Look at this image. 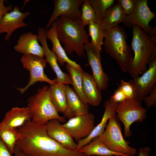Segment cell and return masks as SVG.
Listing matches in <instances>:
<instances>
[{"label": "cell", "instance_id": "cell-9", "mask_svg": "<svg viewBox=\"0 0 156 156\" xmlns=\"http://www.w3.org/2000/svg\"><path fill=\"white\" fill-rule=\"evenodd\" d=\"M156 16L155 13L150 10L147 0H137L134 10L131 14L125 16L122 23L127 28H132L137 25L146 34L154 35H156V27L151 26L149 22Z\"/></svg>", "mask_w": 156, "mask_h": 156}, {"label": "cell", "instance_id": "cell-32", "mask_svg": "<svg viewBox=\"0 0 156 156\" xmlns=\"http://www.w3.org/2000/svg\"><path fill=\"white\" fill-rule=\"evenodd\" d=\"M121 83L119 87L126 95L127 99L134 98L133 88L129 82H127L121 80Z\"/></svg>", "mask_w": 156, "mask_h": 156}, {"label": "cell", "instance_id": "cell-2", "mask_svg": "<svg viewBox=\"0 0 156 156\" xmlns=\"http://www.w3.org/2000/svg\"><path fill=\"white\" fill-rule=\"evenodd\" d=\"M132 29L131 46L134 56L128 72L134 78L145 71L156 58V35H149L137 25Z\"/></svg>", "mask_w": 156, "mask_h": 156}, {"label": "cell", "instance_id": "cell-34", "mask_svg": "<svg viewBox=\"0 0 156 156\" xmlns=\"http://www.w3.org/2000/svg\"><path fill=\"white\" fill-rule=\"evenodd\" d=\"M110 99L112 102L117 104L127 99V98L120 88L119 87L115 90Z\"/></svg>", "mask_w": 156, "mask_h": 156}, {"label": "cell", "instance_id": "cell-36", "mask_svg": "<svg viewBox=\"0 0 156 156\" xmlns=\"http://www.w3.org/2000/svg\"><path fill=\"white\" fill-rule=\"evenodd\" d=\"M12 155L0 138V156H12Z\"/></svg>", "mask_w": 156, "mask_h": 156}, {"label": "cell", "instance_id": "cell-35", "mask_svg": "<svg viewBox=\"0 0 156 156\" xmlns=\"http://www.w3.org/2000/svg\"><path fill=\"white\" fill-rule=\"evenodd\" d=\"M4 0H0V23L3 16L7 13L12 10L14 8L12 5L5 6Z\"/></svg>", "mask_w": 156, "mask_h": 156}, {"label": "cell", "instance_id": "cell-39", "mask_svg": "<svg viewBox=\"0 0 156 156\" xmlns=\"http://www.w3.org/2000/svg\"><path fill=\"white\" fill-rule=\"evenodd\" d=\"M86 156H93V155L87 156V155H86Z\"/></svg>", "mask_w": 156, "mask_h": 156}, {"label": "cell", "instance_id": "cell-29", "mask_svg": "<svg viewBox=\"0 0 156 156\" xmlns=\"http://www.w3.org/2000/svg\"><path fill=\"white\" fill-rule=\"evenodd\" d=\"M114 0H89L95 13L96 22L100 24L107 9L114 5Z\"/></svg>", "mask_w": 156, "mask_h": 156}, {"label": "cell", "instance_id": "cell-18", "mask_svg": "<svg viewBox=\"0 0 156 156\" xmlns=\"http://www.w3.org/2000/svg\"><path fill=\"white\" fill-rule=\"evenodd\" d=\"M67 107L63 113L68 119L88 112V104L84 103L68 85H66Z\"/></svg>", "mask_w": 156, "mask_h": 156}, {"label": "cell", "instance_id": "cell-21", "mask_svg": "<svg viewBox=\"0 0 156 156\" xmlns=\"http://www.w3.org/2000/svg\"><path fill=\"white\" fill-rule=\"evenodd\" d=\"M82 90L88 104L93 106L100 105L102 100L101 91L92 76L84 71L83 73Z\"/></svg>", "mask_w": 156, "mask_h": 156}, {"label": "cell", "instance_id": "cell-10", "mask_svg": "<svg viewBox=\"0 0 156 156\" xmlns=\"http://www.w3.org/2000/svg\"><path fill=\"white\" fill-rule=\"evenodd\" d=\"M148 66V68L141 76L134 77L129 81L133 88L134 99L141 102L156 85V58Z\"/></svg>", "mask_w": 156, "mask_h": 156}, {"label": "cell", "instance_id": "cell-5", "mask_svg": "<svg viewBox=\"0 0 156 156\" xmlns=\"http://www.w3.org/2000/svg\"><path fill=\"white\" fill-rule=\"evenodd\" d=\"M27 105L34 122L46 124L53 119L64 122L66 119L60 115L53 105L50 96L49 88L46 85L39 88L36 94L29 97Z\"/></svg>", "mask_w": 156, "mask_h": 156}, {"label": "cell", "instance_id": "cell-31", "mask_svg": "<svg viewBox=\"0 0 156 156\" xmlns=\"http://www.w3.org/2000/svg\"><path fill=\"white\" fill-rule=\"evenodd\" d=\"M126 16L131 14L134 10L137 0H117Z\"/></svg>", "mask_w": 156, "mask_h": 156}, {"label": "cell", "instance_id": "cell-24", "mask_svg": "<svg viewBox=\"0 0 156 156\" xmlns=\"http://www.w3.org/2000/svg\"><path fill=\"white\" fill-rule=\"evenodd\" d=\"M78 151L87 156H125L109 149L102 143L98 137Z\"/></svg>", "mask_w": 156, "mask_h": 156}, {"label": "cell", "instance_id": "cell-20", "mask_svg": "<svg viewBox=\"0 0 156 156\" xmlns=\"http://www.w3.org/2000/svg\"><path fill=\"white\" fill-rule=\"evenodd\" d=\"M56 27V23L55 21L52 26L48 29L46 30V34L47 38L52 42L53 46L51 51L55 55L58 63L62 66L66 62L77 68L83 70L79 64L71 60L67 56L57 36Z\"/></svg>", "mask_w": 156, "mask_h": 156}, {"label": "cell", "instance_id": "cell-38", "mask_svg": "<svg viewBox=\"0 0 156 156\" xmlns=\"http://www.w3.org/2000/svg\"><path fill=\"white\" fill-rule=\"evenodd\" d=\"M13 155L14 156H28L18 148L16 145Z\"/></svg>", "mask_w": 156, "mask_h": 156}, {"label": "cell", "instance_id": "cell-27", "mask_svg": "<svg viewBox=\"0 0 156 156\" xmlns=\"http://www.w3.org/2000/svg\"><path fill=\"white\" fill-rule=\"evenodd\" d=\"M66 68L70 76L72 85L74 91L84 103L88 104L82 90V76L83 70L77 68L68 64H66Z\"/></svg>", "mask_w": 156, "mask_h": 156}, {"label": "cell", "instance_id": "cell-26", "mask_svg": "<svg viewBox=\"0 0 156 156\" xmlns=\"http://www.w3.org/2000/svg\"><path fill=\"white\" fill-rule=\"evenodd\" d=\"M17 129L7 127L0 122V138L12 155L16 143L21 137Z\"/></svg>", "mask_w": 156, "mask_h": 156}, {"label": "cell", "instance_id": "cell-13", "mask_svg": "<svg viewBox=\"0 0 156 156\" xmlns=\"http://www.w3.org/2000/svg\"><path fill=\"white\" fill-rule=\"evenodd\" d=\"M84 0H53L54 8L45 29H48L56 20L60 16H64L73 20L80 18V8Z\"/></svg>", "mask_w": 156, "mask_h": 156}, {"label": "cell", "instance_id": "cell-30", "mask_svg": "<svg viewBox=\"0 0 156 156\" xmlns=\"http://www.w3.org/2000/svg\"><path fill=\"white\" fill-rule=\"evenodd\" d=\"M80 20L83 27L88 25L93 22H96V16L94 11L89 0H84L82 5Z\"/></svg>", "mask_w": 156, "mask_h": 156}, {"label": "cell", "instance_id": "cell-1", "mask_svg": "<svg viewBox=\"0 0 156 156\" xmlns=\"http://www.w3.org/2000/svg\"><path fill=\"white\" fill-rule=\"evenodd\" d=\"M21 135L16 145L28 156H86L79 151L66 149L47 134L46 124L31 120L17 129Z\"/></svg>", "mask_w": 156, "mask_h": 156}, {"label": "cell", "instance_id": "cell-17", "mask_svg": "<svg viewBox=\"0 0 156 156\" xmlns=\"http://www.w3.org/2000/svg\"><path fill=\"white\" fill-rule=\"evenodd\" d=\"M38 40L37 35L29 31L21 35L14 49L23 55L32 54L44 57V50Z\"/></svg>", "mask_w": 156, "mask_h": 156}, {"label": "cell", "instance_id": "cell-37", "mask_svg": "<svg viewBox=\"0 0 156 156\" xmlns=\"http://www.w3.org/2000/svg\"><path fill=\"white\" fill-rule=\"evenodd\" d=\"M151 149L149 147L141 148L138 150V156H149Z\"/></svg>", "mask_w": 156, "mask_h": 156}, {"label": "cell", "instance_id": "cell-33", "mask_svg": "<svg viewBox=\"0 0 156 156\" xmlns=\"http://www.w3.org/2000/svg\"><path fill=\"white\" fill-rule=\"evenodd\" d=\"M144 104L146 107L149 108L156 105V86L151 93L144 99Z\"/></svg>", "mask_w": 156, "mask_h": 156}, {"label": "cell", "instance_id": "cell-8", "mask_svg": "<svg viewBox=\"0 0 156 156\" xmlns=\"http://www.w3.org/2000/svg\"><path fill=\"white\" fill-rule=\"evenodd\" d=\"M21 62L23 67L29 72L30 75L28 83L26 86L23 88H16L21 94L38 82H46L50 85L56 83V78L50 79L44 73V68L47 63L45 58L32 54L23 55Z\"/></svg>", "mask_w": 156, "mask_h": 156}, {"label": "cell", "instance_id": "cell-22", "mask_svg": "<svg viewBox=\"0 0 156 156\" xmlns=\"http://www.w3.org/2000/svg\"><path fill=\"white\" fill-rule=\"evenodd\" d=\"M31 119L30 113L27 107H15L6 113L1 122L7 127L18 128Z\"/></svg>", "mask_w": 156, "mask_h": 156}, {"label": "cell", "instance_id": "cell-4", "mask_svg": "<svg viewBox=\"0 0 156 156\" xmlns=\"http://www.w3.org/2000/svg\"><path fill=\"white\" fill-rule=\"evenodd\" d=\"M104 32L103 45L105 52L116 61L123 72L128 71L133 57L127 44L125 29L118 25Z\"/></svg>", "mask_w": 156, "mask_h": 156}, {"label": "cell", "instance_id": "cell-40", "mask_svg": "<svg viewBox=\"0 0 156 156\" xmlns=\"http://www.w3.org/2000/svg\"></svg>", "mask_w": 156, "mask_h": 156}, {"label": "cell", "instance_id": "cell-7", "mask_svg": "<svg viewBox=\"0 0 156 156\" xmlns=\"http://www.w3.org/2000/svg\"><path fill=\"white\" fill-rule=\"evenodd\" d=\"M115 111L118 119L124 125V135L126 138L132 135L131 125L134 122H142L146 117V109L134 98L127 99L117 103Z\"/></svg>", "mask_w": 156, "mask_h": 156}, {"label": "cell", "instance_id": "cell-28", "mask_svg": "<svg viewBox=\"0 0 156 156\" xmlns=\"http://www.w3.org/2000/svg\"><path fill=\"white\" fill-rule=\"evenodd\" d=\"M89 35L91 38V44L97 49L101 51L105 37L104 31L100 24L95 22L90 23L88 25Z\"/></svg>", "mask_w": 156, "mask_h": 156}, {"label": "cell", "instance_id": "cell-3", "mask_svg": "<svg viewBox=\"0 0 156 156\" xmlns=\"http://www.w3.org/2000/svg\"><path fill=\"white\" fill-rule=\"evenodd\" d=\"M55 21L57 36L66 53L71 55L75 52L79 57H85L84 46L90 42L80 18L73 20L62 16Z\"/></svg>", "mask_w": 156, "mask_h": 156}, {"label": "cell", "instance_id": "cell-16", "mask_svg": "<svg viewBox=\"0 0 156 156\" xmlns=\"http://www.w3.org/2000/svg\"><path fill=\"white\" fill-rule=\"evenodd\" d=\"M58 120L53 119L46 124L47 132L51 138L64 148L73 151L77 150V144L67 131Z\"/></svg>", "mask_w": 156, "mask_h": 156}, {"label": "cell", "instance_id": "cell-12", "mask_svg": "<svg viewBox=\"0 0 156 156\" xmlns=\"http://www.w3.org/2000/svg\"><path fill=\"white\" fill-rule=\"evenodd\" d=\"M84 48L92 71V76L99 88L101 91L106 90L109 86V78L102 67L101 51L94 47L90 42L85 44Z\"/></svg>", "mask_w": 156, "mask_h": 156}, {"label": "cell", "instance_id": "cell-11", "mask_svg": "<svg viewBox=\"0 0 156 156\" xmlns=\"http://www.w3.org/2000/svg\"><path fill=\"white\" fill-rule=\"evenodd\" d=\"M94 115L88 112L68 119L62 124L72 138L76 141L87 137L94 127Z\"/></svg>", "mask_w": 156, "mask_h": 156}, {"label": "cell", "instance_id": "cell-25", "mask_svg": "<svg viewBox=\"0 0 156 156\" xmlns=\"http://www.w3.org/2000/svg\"><path fill=\"white\" fill-rule=\"evenodd\" d=\"M49 88L53 105L58 112L63 113L67 107L66 85L56 83L50 85Z\"/></svg>", "mask_w": 156, "mask_h": 156}, {"label": "cell", "instance_id": "cell-14", "mask_svg": "<svg viewBox=\"0 0 156 156\" xmlns=\"http://www.w3.org/2000/svg\"><path fill=\"white\" fill-rule=\"evenodd\" d=\"M37 36L38 40L41 43L43 48L47 62L56 75V83L72 85L70 75L63 72L61 69L55 55L49 47L47 42L46 30L43 28H39L38 30Z\"/></svg>", "mask_w": 156, "mask_h": 156}, {"label": "cell", "instance_id": "cell-15", "mask_svg": "<svg viewBox=\"0 0 156 156\" xmlns=\"http://www.w3.org/2000/svg\"><path fill=\"white\" fill-rule=\"evenodd\" d=\"M29 15L28 12H22L18 5L14 7L13 10L6 13L0 23V34L6 32L4 39L8 41L13 32L17 29L28 26L24 20Z\"/></svg>", "mask_w": 156, "mask_h": 156}, {"label": "cell", "instance_id": "cell-6", "mask_svg": "<svg viewBox=\"0 0 156 156\" xmlns=\"http://www.w3.org/2000/svg\"><path fill=\"white\" fill-rule=\"evenodd\" d=\"M98 137L104 145L114 152L125 156H135L137 153L136 149L130 146L124 139L116 113L109 118L104 131Z\"/></svg>", "mask_w": 156, "mask_h": 156}, {"label": "cell", "instance_id": "cell-23", "mask_svg": "<svg viewBox=\"0 0 156 156\" xmlns=\"http://www.w3.org/2000/svg\"><path fill=\"white\" fill-rule=\"evenodd\" d=\"M126 16L121 7L118 3L107 9L99 24L104 31L111 29L122 23Z\"/></svg>", "mask_w": 156, "mask_h": 156}, {"label": "cell", "instance_id": "cell-19", "mask_svg": "<svg viewBox=\"0 0 156 156\" xmlns=\"http://www.w3.org/2000/svg\"><path fill=\"white\" fill-rule=\"evenodd\" d=\"M116 103L110 99L104 103L105 107L104 114L100 122L95 127L90 134L86 138L79 141L77 144V150L90 143L94 138L99 137L104 131L109 118L115 114Z\"/></svg>", "mask_w": 156, "mask_h": 156}]
</instances>
